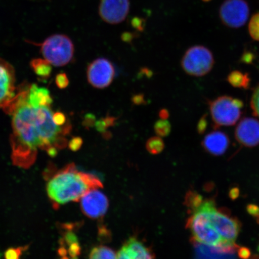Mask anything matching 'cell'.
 <instances>
[{
  "instance_id": "d590c367",
  "label": "cell",
  "mask_w": 259,
  "mask_h": 259,
  "mask_svg": "<svg viewBox=\"0 0 259 259\" xmlns=\"http://www.w3.org/2000/svg\"><path fill=\"white\" fill-rule=\"evenodd\" d=\"M138 36V34L135 32H124L121 35V39L125 43L131 44L135 38Z\"/></svg>"
},
{
  "instance_id": "2e32d148",
  "label": "cell",
  "mask_w": 259,
  "mask_h": 259,
  "mask_svg": "<svg viewBox=\"0 0 259 259\" xmlns=\"http://www.w3.org/2000/svg\"><path fill=\"white\" fill-rule=\"evenodd\" d=\"M230 144L228 136L221 131H213L205 136L202 147L208 153L213 155L224 154Z\"/></svg>"
},
{
  "instance_id": "4316f807",
  "label": "cell",
  "mask_w": 259,
  "mask_h": 259,
  "mask_svg": "<svg viewBox=\"0 0 259 259\" xmlns=\"http://www.w3.org/2000/svg\"><path fill=\"white\" fill-rule=\"evenodd\" d=\"M56 83L57 86L60 89L67 88L69 84V80L67 74L64 73L58 74L56 76Z\"/></svg>"
},
{
  "instance_id": "ba28073f",
  "label": "cell",
  "mask_w": 259,
  "mask_h": 259,
  "mask_svg": "<svg viewBox=\"0 0 259 259\" xmlns=\"http://www.w3.org/2000/svg\"><path fill=\"white\" fill-rule=\"evenodd\" d=\"M250 8L245 0H226L219 11L223 24L229 28H239L247 22Z\"/></svg>"
},
{
  "instance_id": "8992f818",
  "label": "cell",
  "mask_w": 259,
  "mask_h": 259,
  "mask_svg": "<svg viewBox=\"0 0 259 259\" xmlns=\"http://www.w3.org/2000/svg\"><path fill=\"white\" fill-rule=\"evenodd\" d=\"M40 46L42 56L54 66H66L73 57L74 48L73 42L66 35H51Z\"/></svg>"
},
{
  "instance_id": "f35d334b",
  "label": "cell",
  "mask_w": 259,
  "mask_h": 259,
  "mask_svg": "<svg viewBox=\"0 0 259 259\" xmlns=\"http://www.w3.org/2000/svg\"><path fill=\"white\" fill-rule=\"evenodd\" d=\"M254 59V56L250 53H245L243 54L241 58V61L243 63L250 64Z\"/></svg>"
},
{
  "instance_id": "7402d4cb",
  "label": "cell",
  "mask_w": 259,
  "mask_h": 259,
  "mask_svg": "<svg viewBox=\"0 0 259 259\" xmlns=\"http://www.w3.org/2000/svg\"><path fill=\"white\" fill-rule=\"evenodd\" d=\"M164 143L160 137H152L146 143V148L151 154H160L164 150Z\"/></svg>"
},
{
  "instance_id": "52a82bcc",
  "label": "cell",
  "mask_w": 259,
  "mask_h": 259,
  "mask_svg": "<svg viewBox=\"0 0 259 259\" xmlns=\"http://www.w3.org/2000/svg\"><path fill=\"white\" fill-rule=\"evenodd\" d=\"M214 63V57L208 48L195 45L186 51L181 65L184 72L189 75L202 77L211 71Z\"/></svg>"
},
{
  "instance_id": "836d02e7",
  "label": "cell",
  "mask_w": 259,
  "mask_h": 259,
  "mask_svg": "<svg viewBox=\"0 0 259 259\" xmlns=\"http://www.w3.org/2000/svg\"><path fill=\"white\" fill-rule=\"evenodd\" d=\"M133 104L137 106L144 105L147 104L144 94L139 93L133 96L131 99Z\"/></svg>"
},
{
  "instance_id": "74e56055",
  "label": "cell",
  "mask_w": 259,
  "mask_h": 259,
  "mask_svg": "<svg viewBox=\"0 0 259 259\" xmlns=\"http://www.w3.org/2000/svg\"><path fill=\"white\" fill-rule=\"evenodd\" d=\"M99 236L101 240H104V242H106L107 240L110 239L111 237V233L109 232L108 230H107L105 227H101V228L99 229Z\"/></svg>"
},
{
  "instance_id": "60d3db41",
  "label": "cell",
  "mask_w": 259,
  "mask_h": 259,
  "mask_svg": "<svg viewBox=\"0 0 259 259\" xmlns=\"http://www.w3.org/2000/svg\"><path fill=\"white\" fill-rule=\"evenodd\" d=\"M239 193V190L236 189V188H234V189H231L229 195L232 199H235L236 197H238Z\"/></svg>"
},
{
  "instance_id": "7a4b0ae2",
  "label": "cell",
  "mask_w": 259,
  "mask_h": 259,
  "mask_svg": "<svg viewBox=\"0 0 259 259\" xmlns=\"http://www.w3.org/2000/svg\"><path fill=\"white\" fill-rule=\"evenodd\" d=\"M103 187L95 175L82 172L73 163L67 165L49 180L47 193L54 206L77 202L91 190Z\"/></svg>"
},
{
  "instance_id": "f1b7e54d",
  "label": "cell",
  "mask_w": 259,
  "mask_h": 259,
  "mask_svg": "<svg viewBox=\"0 0 259 259\" xmlns=\"http://www.w3.org/2000/svg\"><path fill=\"white\" fill-rule=\"evenodd\" d=\"M208 115L205 113L199 119L197 125V131L198 134L202 135L205 132L207 126H208V120H207Z\"/></svg>"
},
{
  "instance_id": "8fae6325",
  "label": "cell",
  "mask_w": 259,
  "mask_h": 259,
  "mask_svg": "<svg viewBox=\"0 0 259 259\" xmlns=\"http://www.w3.org/2000/svg\"><path fill=\"white\" fill-rule=\"evenodd\" d=\"M130 11L129 0H101L100 17L106 23L116 25L125 20Z\"/></svg>"
},
{
  "instance_id": "e575fe53",
  "label": "cell",
  "mask_w": 259,
  "mask_h": 259,
  "mask_svg": "<svg viewBox=\"0 0 259 259\" xmlns=\"http://www.w3.org/2000/svg\"><path fill=\"white\" fill-rule=\"evenodd\" d=\"M247 212L256 220L259 224V207L254 204H250L247 207Z\"/></svg>"
},
{
  "instance_id": "44dd1931",
  "label": "cell",
  "mask_w": 259,
  "mask_h": 259,
  "mask_svg": "<svg viewBox=\"0 0 259 259\" xmlns=\"http://www.w3.org/2000/svg\"><path fill=\"white\" fill-rule=\"evenodd\" d=\"M203 201V197L195 191L190 190L186 194L185 205L190 213L198 208Z\"/></svg>"
},
{
  "instance_id": "d6986e66",
  "label": "cell",
  "mask_w": 259,
  "mask_h": 259,
  "mask_svg": "<svg viewBox=\"0 0 259 259\" xmlns=\"http://www.w3.org/2000/svg\"><path fill=\"white\" fill-rule=\"evenodd\" d=\"M52 65L50 63L42 58H35L32 60L30 62V66L34 72L37 74L38 76L46 78L50 77L52 72Z\"/></svg>"
},
{
  "instance_id": "3957f363",
  "label": "cell",
  "mask_w": 259,
  "mask_h": 259,
  "mask_svg": "<svg viewBox=\"0 0 259 259\" xmlns=\"http://www.w3.org/2000/svg\"><path fill=\"white\" fill-rule=\"evenodd\" d=\"M186 228L192 232V241L216 247H228L210 222L205 200L198 208L191 213Z\"/></svg>"
},
{
  "instance_id": "484cf974",
  "label": "cell",
  "mask_w": 259,
  "mask_h": 259,
  "mask_svg": "<svg viewBox=\"0 0 259 259\" xmlns=\"http://www.w3.org/2000/svg\"><path fill=\"white\" fill-rule=\"evenodd\" d=\"M28 248V245L25 246V247L9 248L5 252V258L7 259L19 258L24 251L27 250Z\"/></svg>"
},
{
  "instance_id": "603a6c76",
  "label": "cell",
  "mask_w": 259,
  "mask_h": 259,
  "mask_svg": "<svg viewBox=\"0 0 259 259\" xmlns=\"http://www.w3.org/2000/svg\"><path fill=\"white\" fill-rule=\"evenodd\" d=\"M154 129L155 134L160 137H166L170 134L171 124L167 119H160L155 122Z\"/></svg>"
},
{
  "instance_id": "277c9868",
  "label": "cell",
  "mask_w": 259,
  "mask_h": 259,
  "mask_svg": "<svg viewBox=\"0 0 259 259\" xmlns=\"http://www.w3.org/2000/svg\"><path fill=\"white\" fill-rule=\"evenodd\" d=\"M210 223L218 232L228 247L235 245V241L241 231V224L239 220L231 215L226 209L216 208L214 200L206 199Z\"/></svg>"
},
{
  "instance_id": "30bf717a",
  "label": "cell",
  "mask_w": 259,
  "mask_h": 259,
  "mask_svg": "<svg viewBox=\"0 0 259 259\" xmlns=\"http://www.w3.org/2000/svg\"><path fill=\"white\" fill-rule=\"evenodd\" d=\"M82 212L88 218L96 219L104 216L109 208V200L98 189H93L80 199Z\"/></svg>"
},
{
  "instance_id": "9a60e30c",
  "label": "cell",
  "mask_w": 259,
  "mask_h": 259,
  "mask_svg": "<svg viewBox=\"0 0 259 259\" xmlns=\"http://www.w3.org/2000/svg\"><path fill=\"white\" fill-rule=\"evenodd\" d=\"M116 255H117V258L150 259L155 258L153 252L134 236L130 238L125 242Z\"/></svg>"
},
{
  "instance_id": "5b68a950",
  "label": "cell",
  "mask_w": 259,
  "mask_h": 259,
  "mask_svg": "<svg viewBox=\"0 0 259 259\" xmlns=\"http://www.w3.org/2000/svg\"><path fill=\"white\" fill-rule=\"evenodd\" d=\"M244 103L240 99L223 96L209 102L214 128L234 125L241 118Z\"/></svg>"
},
{
  "instance_id": "d4e9b609",
  "label": "cell",
  "mask_w": 259,
  "mask_h": 259,
  "mask_svg": "<svg viewBox=\"0 0 259 259\" xmlns=\"http://www.w3.org/2000/svg\"><path fill=\"white\" fill-rule=\"evenodd\" d=\"M250 106L252 114L259 118V84L252 93Z\"/></svg>"
},
{
  "instance_id": "d6a6232c",
  "label": "cell",
  "mask_w": 259,
  "mask_h": 259,
  "mask_svg": "<svg viewBox=\"0 0 259 259\" xmlns=\"http://www.w3.org/2000/svg\"><path fill=\"white\" fill-rule=\"evenodd\" d=\"M82 139L80 137H74L71 139L69 143V147L73 151H77L82 147Z\"/></svg>"
},
{
  "instance_id": "4dcf8cb0",
  "label": "cell",
  "mask_w": 259,
  "mask_h": 259,
  "mask_svg": "<svg viewBox=\"0 0 259 259\" xmlns=\"http://www.w3.org/2000/svg\"><path fill=\"white\" fill-rule=\"evenodd\" d=\"M54 121L58 125L63 126L67 124V116L61 112H54Z\"/></svg>"
},
{
  "instance_id": "4fadbf2b",
  "label": "cell",
  "mask_w": 259,
  "mask_h": 259,
  "mask_svg": "<svg viewBox=\"0 0 259 259\" xmlns=\"http://www.w3.org/2000/svg\"><path fill=\"white\" fill-rule=\"evenodd\" d=\"M235 138L239 144L246 147H254L259 144V121L247 117L242 119L235 130Z\"/></svg>"
},
{
  "instance_id": "5bb4252c",
  "label": "cell",
  "mask_w": 259,
  "mask_h": 259,
  "mask_svg": "<svg viewBox=\"0 0 259 259\" xmlns=\"http://www.w3.org/2000/svg\"><path fill=\"white\" fill-rule=\"evenodd\" d=\"M195 257L199 258H235L238 254L239 246L231 247H216L192 241Z\"/></svg>"
},
{
  "instance_id": "ffe728a7",
  "label": "cell",
  "mask_w": 259,
  "mask_h": 259,
  "mask_svg": "<svg viewBox=\"0 0 259 259\" xmlns=\"http://www.w3.org/2000/svg\"><path fill=\"white\" fill-rule=\"evenodd\" d=\"M90 258H116L117 255L111 248L99 245L94 247L89 254Z\"/></svg>"
},
{
  "instance_id": "6da1fadb",
  "label": "cell",
  "mask_w": 259,
  "mask_h": 259,
  "mask_svg": "<svg viewBox=\"0 0 259 259\" xmlns=\"http://www.w3.org/2000/svg\"><path fill=\"white\" fill-rule=\"evenodd\" d=\"M27 90L24 86L3 109L12 116V160L15 165L25 168L34 163L38 150L48 151L66 147V136L72 128L68 123L63 126L55 123L51 106L30 105Z\"/></svg>"
},
{
  "instance_id": "8d00e7d4",
  "label": "cell",
  "mask_w": 259,
  "mask_h": 259,
  "mask_svg": "<svg viewBox=\"0 0 259 259\" xmlns=\"http://www.w3.org/2000/svg\"><path fill=\"white\" fill-rule=\"evenodd\" d=\"M238 256L242 258H248L250 257V249L245 247H239L238 249Z\"/></svg>"
},
{
  "instance_id": "e0dca14e",
  "label": "cell",
  "mask_w": 259,
  "mask_h": 259,
  "mask_svg": "<svg viewBox=\"0 0 259 259\" xmlns=\"http://www.w3.org/2000/svg\"><path fill=\"white\" fill-rule=\"evenodd\" d=\"M27 100L33 106H51L53 102L49 90L35 84L28 87Z\"/></svg>"
},
{
  "instance_id": "cb8c5ba5",
  "label": "cell",
  "mask_w": 259,
  "mask_h": 259,
  "mask_svg": "<svg viewBox=\"0 0 259 259\" xmlns=\"http://www.w3.org/2000/svg\"><path fill=\"white\" fill-rule=\"evenodd\" d=\"M248 31L252 39L259 41V12L252 16L248 25Z\"/></svg>"
},
{
  "instance_id": "9c48e42d",
  "label": "cell",
  "mask_w": 259,
  "mask_h": 259,
  "mask_svg": "<svg viewBox=\"0 0 259 259\" xmlns=\"http://www.w3.org/2000/svg\"><path fill=\"white\" fill-rule=\"evenodd\" d=\"M87 75L91 85L97 89H104L111 85L115 78V67L106 58H99L90 63Z\"/></svg>"
},
{
  "instance_id": "7c38bea8",
  "label": "cell",
  "mask_w": 259,
  "mask_h": 259,
  "mask_svg": "<svg viewBox=\"0 0 259 259\" xmlns=\"http://www.w3.org/2000/svg\"><path fill=\"white\" fill-rule=\"evenodd\" d=\"M15 72L11 64L0 58V108L4 109L15 98Z\"/></svg>"
},
{
  "instance_id": "ac0fdd59",
  "label": "cell",
  "mask_w": 259,
  "mask_h": 259,
  "mask_svg": "<svg viewBox=\"0 0 259 259\" xmlns=\"http://www.w3.org/2000/svg\"><path fill=\"white\" fill-rule=\"evenodd\" d=\"M227 80L235 88L247 90L250 86L251 79L249 74L239 70L232 71L230 73Z\"/></svg>"
},
{
  "instance_id": "83f0119b",
  "label": "cell",
  "mask_w": 259,
  "mask_h": 259,
  "mask_svg": "<svg viewBox=\"0 0 259 259\" xmlns=\"http://www.w3.org/2000/svg\"><path fill=\"white\" fill-rule=\"evenodd\" d=\"M67 255H69V257L76 258L79 256L81 253V247L78 242L73 243L69 246L67 249Z\"/></svg>"
},
{
  "instance_id": "f546056e",
  "label": "cell",
  "mask_w": 259,
  "mask_h": 259,
  "mask_svg": "<svg viewBox=\"0 0 259 259\" xmlns=\"http://www.w3.org/2000/svg\"><path fill=\"white\" fill-rule=\"evenodd\" d=\"M77 242H78L77 236L72 232H67L64 236L62 244L63 245L70 246L71 244H73V243Z\"/></svg>"
},
{
  "instance_id": "b9f144b4",
  "label": "cell",
  "mask_w": 259,
  "mask_h": 259,
  "mask_svg": "<svg viewBox=\"0 0 259 259\" xmlns=\"http://www.w3.org/2000/svg\"><path fill=\"white\" fill-rule=\"evenodd\" d=\"M202 1L205 2H208L210 1V0H202Z\"/></svg>"
},
{
  "instance_id": "ab89813d",
  "label": "cell",
  "mask_w": 259,
  "mask_h": 259,
  "mask_svg": "<svg viewBox=\"0 0 259 259\" xmlns=\"http://www.w3.org/2000/svg\"><path fill=\"white\" fill-rule=\"evenodd\" d=\"M158 115L161 119H167L169 117V112L166 109H161L158 113Z\"/></svg>"
},
{
  "instance_id": "1f68e13d",
  "label": "cell",
  "mask_w": 259,
  "mask_h": 259,
  "mask_svg": "<svg viewBox=\"0 0 259 259\" xmlns=\"http://www.w3.org/2000/svg\"><path fill=\"white\" fill-rule=\"evenodd\" d=\"M131 25L137 31L142 32L144 30L145 21L144 19L135 17L132 19Z\"/></svg>"
}]
</instances>
